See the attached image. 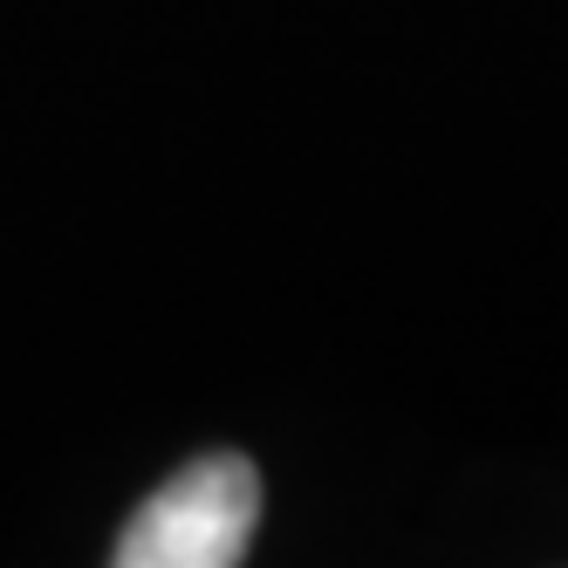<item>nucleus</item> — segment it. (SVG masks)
<instances>
[{
	"instance_id": "1",
	"label": "nucleus",
	"mask_w": 568,
	"mask_h": 568,
	"mask_svg": "<svg viewBox=\"0 0 568 568\" xmlns=\"http://www.w3.org/2000/svg\"><path fill=\"white\" fill-rule=\"evenodd\" d=\"M261 527V473L240 453L179 466L116 535V568H233Z\"/></svg>"
}]
</instances>
